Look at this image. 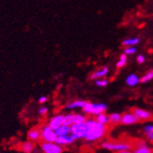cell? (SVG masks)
Segmentation results:
<instances>
[{
    "label": "cell",
    "mask_w": 153,
    "mask_h": 153,
    "mask_svg": "<svg viewBox=\"0 0 153 153\" xmlns=\"http://www.w3.org/2000/svg\"><path fill=\"white\" fill-rule=\"evenodd\" d=\"M41 150L44 153H62L63 149L61 145L56 142H42L41 143Z\"/></svg>",
    "instance_id": "obj_6"
},
{
    "label": "cell",
    "mask_w": 153,
    "mask_h": 153,
    "mask_svg": "<svg viewBox=\"0 0 153 153\" xmlns=\"http://www.w3.org/2000/svg\"><path fill=\"white\" fill-rule=\"evenodd\" d=\"M126 54H122L121 56H120V60H119V62H118L117 63H116V66L118 67V68H120V67H123L125 64H126Z\"/></svg>",
    "instance_id": "obj_25"
},
{
    "label": "cell",
    "mask_w": 153,
    "mask_h": 153,
    "mask_svg": "<svg viewBox=\"0 0 153 153\" xmlns=\"http://www.w3.org/2000/svg\"><path fill=\"white\" fill-rule=\"evenodd\" d=\"M40 130H41V139L44 142H55L56 141L58 137L55 133V130L52 129L50 126H49V125L42 126Z\"/></svg>",
    "instance_id": "obj_5"
},
{
    "label": "cell",
    "mask_w": 153,
    "mask_h": 153,
    "mask_svg": "<svg viewBox=\"0 0 153 153\" xmlns=\"http://www.w3.org/2000/svg\"><path fill=\"white\" fill-rule=\"evenodd\" d=\"M121 115L118 113H114L109 116V120L111 124H118L121 122Z\"/></svg>",
    "instance_id": "obj_21"
},
{
    "label": "cell",
    "mask_w": 153,
    "mask_h": 153,
    "mask_svg": "<svg viewBox=\"0 0 153 153\" xmlns=\"http://www.w3.org/2000/svg\"><path fill=\"white\" fill-rule=\"evenodd\" d=\"M87 121L86 116H84L81 114H73V125L78 123H85Z\"/></svg>",
    "instance_id": "obj_19"
},
{
    "label": "cell",
    "mask_w": 153,
    "mask_h": 153,
    "mask_svg": "<svg viewBox=\"0 0 153 153\" xmlns=\"http://www.w3.org/2000/svg\"><path fill=\"white\" fill-rule=\"evenodd\" d=\"M34 147H35L34 143L30 140H28V141L23 142L21 144V150L25 153H30V152L33 151Z\"/></svg>",
    "instance_id": "obj_15"
},
{
    "label": "cell",
    "mask_w": 153,
    "mask_h": 153,
    "mask_svg": "<svg viewBox=\"0 0 153 153\" xmlns=\"http://www.w3.org/2000/svg\"><path fill=\"white\" fill-rule=\"evenodd\" d=\"M143 132H144V135L146 136V138L153 142V125H147L144 126L143 129Z\"/></svg>",
    "instance_id": "obj_16"
},
{
    "label": "cell",
    "mask_w": 153,
    "mask_h": 153,
    "mask_svg": "<svg viewBox=\"0 0 153 153\" xmlns=\"http://www.w3.org/2000/svg\"><path fill=\"white\" fill-rule=\"evenodd\" d=\"M88 126V133L84 139L87 141H96L100 139L106 131V125L96 121V119H87L85 122Z\"/></svg>",
    "instance_id": "obj_1"
},
{
    "label": "cell",
    "mask_w": 153,
    "mask_h": 153,
    "mask_svg": "<svg viewBox=\"0 0 153 153\" xmlns=\"http://www.w3.org/2000/svg\"><path fill=\"white\" fill-rule=\"evenodd\" d=\"M96 121H98L99 123L103 124V125H107L108 123H110V120H109V116L106 115L105 113H102V114H99L96 116Z\"/></svg>",
    "instance_id": "obj_20"
},
{
    "label": "cell",
    "mask_w": 153,
    "mask_h": 153,
    "mask_svg": "<svg viewBox=\"0 0 153 153\" xmlns=\"http://www.w3.org/2000/svg\"><path fill=\"white\" fill-rule=\"evenodd\" d=\"M126 83H127V85H129V86H135V85H137V84L140 82L139 78L138 77V75H136V74H130L129 77L126 78Z\"/></svg>",
    "instance_id": "obj_18"
},
{
    "label": "cell",
    "mask_w": 153,
    "mask_h": 153,
    "mask_svg": "<svg viewBox=\"0 0 153 153\" xmlns=\"http://www.w3.org/2000/svg\"><path fill=\"white\" fill-rule=\"evenodd\" d=\"M134 153H152V150L145 141H139L138 142L137 149H135Z\"/></svg>",
    "instance_id": "obj_12"
},
{
    "label": "cell",
    "mask_w": 153,
    "mask_h": 153,
    "mask_svg": "<svg viewBox=\"0 0 153 153\" xmlns=\"http://www.w3.org/2000/svg\"><path fill=\"white\" fill-rule=\"evenodd\" d=\"M139 120V118L136 116L132 112L131 113H125L124 115H122L121 116V124L122 125H133V124H136L138 123Z\"/></svg>",
    "instance_id": "obj_9"
},
{
    "label": "cell",
    "mask_w": 153,
    "mask_h": 153,
    "mask_svg": "<svg viewBox=\"0 0 153 153\" xmlns=\"http://www.w3.org/2000/svg\"><path fill=\"white\" fill-rule=\"evenodd\" d=\"M101 147L103 149L116 152L123 150H129L131 149V145L126 142H112V141H104L101 144Z\"/></svg>",
    "instance_id": "obj_2"
},
{
    "label": "cell",
    "mask_w": 153,
    "mask_h": 153,
    "mask_svg": "<svg viewBox=\"0 0 153 153\" xmlns=\"http://www.w3.org/2000/svg\"><path fill=\"white\" fill-rule=\"evenodd\" d=\"M39 112H40V114L41 116H44V115H46V114H47V112H48V108H47V107H45V106H43V107H40V110H39Z\"/></svg>",
    "instance_id": "obj_28"
},
{
    "label": "cell",
    "mask_w": 153,
    "mask_h": 153,
    "mask_svg": "<svg viewBox=\"0 0 153 153\" xmlns=\"http://www.w3.org/2000/svg\"><path fill=\"white\" fill-rule=\"evenodd\" d=\"M107 109L106 105L100 103V104H92L90 102H87V104L84 106L83 108V112L86 114H91V115H99L102 113H105Z\"/></svg>",
    "instance_id": "obj_3"
},
{
    "label": "cell",
    "mask_w": 153,
    "mask_h": 153,
    "mask_svg": "<svg viewBox=\"0 0 153 153\" xmlns=\"http://www.w3.org/2000/svg\"><path fill=\"white\" fill-rule=\"evenodd\" d=\"M136 48L135 47H129V48H126V50H125V54H126V55H131V54H134L135 52H136Z\"/></svg>",
    "instance_id": "obj_26"
},
{
    "label": "cell",
    "mask_w": 153,
    "mask_h": 153,
    "mask_svg": "<svg viewBox=\"0 0 153 153\" xmlns=\"http://www.w3.org/2000/svg\"><path fill=\"white\" fill-rule=\"evenodd\" d=\"M132 113L139 118V120L140 121H148L152 119V115L147 110L140 109V108H134L132 110Z\"/></svg>",
    "instance_id": "obj_7"
},
{
    "label": "cell",
    "mask_w": 153,
    "mask_h": 153,
    "mask_svg": "<svg viewBox=\"0 0 153 153\" xmlns=\"http://www.w3.org/2000/svg\"><path fill=\"white\" fill-rule=\"evenodd\" d=\"M76 139H78L77 137L73 134H69L66 136H62V137H58L56 139V143L59 144L61 146H65V145H70V144H73Z\"/></svg>",
    "instance_id": "obj_8"
},
{
    "label": "cell",
    "mask_w": 153,
    "mask_h": 153,
    "mask_svg": "<svg viewBox=\"0 0 153 153\" xmlns=\"http://www.w3.org/2000/svg\"><path fill=\"white\" fill-rule=\"evenodd\" d=\"M107 73H108V68L107 67H104V68H102V69H100V70L93 73L90 76V79L91 80H95V79L102 78V77H104V76H106Z\"/></svg>",
    "instance_id": "obj_14"
},
{
    "label": "cell",
    "mask_w": 153,
    "mask_h": 153,
    "mask_svg": "<svg viewBox=\"0 0 153 153\" xmlns=\"http://www.w3.org/2000/svg\"><path fill=\"white\" fill-rule=\"evenodd\" d=\"M152 78H153V70L149 71L148 73H146V75H144L143 77L140 79V82H142V83H146V82H148V81H150Z\"/></svg>",
    "instance_id": "obj_24"
},
{
    "label": "cell",
    "mask_w": 153,
    "mask_h": 153,
    "mask_svg": "<svg viewBox=\"0 0 153 153\" xmlns=\"http://www.w3.org/2000/svg\"><path fill=\"white\" fill-rule=\"evenodd\" d=\"M139 42V40L138 38L135 39H129V40H125L123 41V45L125 46H132V45H136Z\"/></svg>",
    "instance_id": "obj_22"
},
{
    "label": "cell",
    "mask_w": 153,
    "mask_h": 153,
    "mask_svg": "<svg viewBox=\"0 0 153 153\" xmlns=\"http://www.w3.org/2000/svg\"><path fill=\"white\" fill-rule=\"evenodd\" d=\"M116 153H134V152H132L130 150H123V151H118Z\"/></svg>",
    "instance_id": "obj_31"
},
{
    "label": "cell",
    "mask_w": 153,
    "mask_h": 153,
    "mask_svg": "<svg viewBox=\"0 0 153 153\" xmlns=\"http://www.w3.org/2000/svg\"><path fill=\"white\" fill-rule=\"evenodd\" d=\"M41 139V130L38 127H34L29 130L28 132V139L32 141V142H36L39 141Z\"/></svg>",
    "instance_id": "obj_11"
},
{
    "label": "cell",
    "mask_w": 153,
    "mask_h": 153,
    "mask_svg": "<svg viewBox=\"0 0 153 153\" xmlns=\"http://www.w3.org/2000/svg\"><path fill=\"white\" fill-rule=\"evenodd\" d=\"M47 101V97L46 96H41L40 99H39V102L40 104H42V103H45V102Z\"/></svg>",
    "instance_id": "obj_30"
},
{
    "label": "cell",
    "mask_w": 153,
    "mask_h": 153,
    "mask_svg": "<svg viewBox=\"0 0 153 153\" xmlns=\"http://www.w3.org/2000/svg\"><path fill=\"white\" fill-rule=\"evenodd\" d=\"M107 83H108V82H107V80H105V79H102V80H97L96 82V84L97 86H101V87H103V86H106V85H107Z\"/></svg>",
    "instance_id": "obj_27"
},
{
    "label": "cell",
    "mask_w": 153,
    "mask_h": 153,
    "mask_svg": "<svg viewBox=\"0 0 153 153\" xmlns=\"http://www.w3.org/2000/svg\"><path fill=\"white\" fill-rule=\"evenodd\" d=\"M87 104V101H82V100H79V101H75L73 103H71L69 105H67L65 106L66 109H73V108H77V107H80V108H83L84 106Z\"/></svg>",
    "instance_id": "obj_17"
},
{
    "label": "cell",
    "mask_w": 153,
    "mask_h": 153,
    "mask_svg": "<svg viewBox=\"0 0 153 153\" xmlns=\"http://www.w3.org/2000/svg\"><path fill=\"white\" fill-rule=\"evenodd\" d=\"M71 133L75 135L77 139H85L88 133V126L86 123H78L71 126Z\"/></svg>",
    "instance_id": "obj_4"
},
{
    "label": "cell",
    "mask_w": 153,
    "mask_h": 153,
    "mask_svg": "<svg viewBox=\"0 0 153 153\" xmlns=\"http://www.w3.org/2000/svg\"><path fill=\"white\" fill-rule=\"evenodd\" d=\"M63 117L64 116L62 115H56L52 118H50L48 125L49 126L52 127V129L56 130L58 127H60L62 125H63Z\"/></svg>",
    "instance_id": "obj_10"
},
{
    "label": "cell",
    "mask_w": 153,
    "mask_h": 153,
    "mask_svg": "<svg viewBox=\"0 0 153 153\" xmlns=\"http://www.w3.org/2000/svg\"><path fill=\"white\" fill-rule=\"evenodd\" d=\"M55 133L57 135V137H62V136L69 135V134H71V126L62 125L60 127H58V129L55 130Z\"/></svg>",
    "instance_id": "obj_13"
},
{
    "label": "cell",
    "mask_w": 153,
    "mask_h": 153,
    "mask_svg": "<svg viewBox=\"0 0 153 153\" xmlns=\"http://www.w3.org/2000/svg\"><path fill=\"white\" fill-rule=\"evenodd\" d=\"M137 60H138V62L139 63H143L144 62H145V57H144L143 55H139L138 58H137Z\"/></svg>",
    "instance_id": "obj_29"
},
{
    "label": "cell",
    "mask_w": 153,
    "mask_h": 153,
    "mask_svg": "<svg viewBox=\"0 0 153 153\" xmlns=\"http://www.w3.org/2000/svg\"><path fill=\"white\" fill-rule=\"evenodd\" d=\"M73 114L65 115L63 117V125L65 126H72L73 125Z\"/></svg>",
    "instance_id": "obj_23"
}]
</instances>
